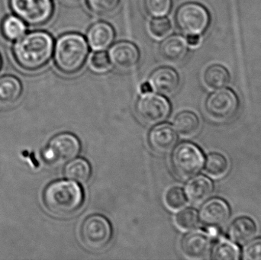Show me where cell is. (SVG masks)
Instances as JSON below:
<instances>
[{
	"instance_id": "obj_12",
	"label": "cell",
	"mask_w": 261,
	"mask_h": 260,
	"mask_svg": "<svg viewBox=\"0 0 261 260\" xmlns=\"http://www.w3.org/2000/svg\"><path fill=\"white\" fill-rule=\"evenodd\" d=\"M231 215L229 206L222 198H213L206 201L200 210L201 221L208 227H222L228 221Z\"/></svg>"
},
{
	"instance_id": "obj_10",
	"label": "cell",
	"mask_w": 261,
	"mask_h": 260,
	"mask_svg": "<svg viewBox=\"0 0 261 260\" xmlns=\"http://www.w3.org/2000/svg\"><path fill=\"white\" fill-rule=\"evenodd\" d=\"M80 151L81 143L77 137L69 133H63L50 140L44 157L49 161L66 163L74 159Z\"/></svg>"
},
{
	"instance_id": "obj_28",
	"label": "cell",
	"mask_w": 261,
	"mask_h": 260,
	"mask_svg": "<svg viewBox=\"0 0 261 260\" xmlns=\"http://www.w3.org/2000/svg\"><path fill=\"white\" fill-rule=\"evenodd\" d=\"M172 0H144V9L153 18H162L170 13Z\"/></svg>"
},
{
	"instance_id": "obj_6",
	"label": "cell",
	"mask_w": 261,
	"mask_h": 260,
	"mask_svg": "<svg viewBox=\"0 0 261 260\" xmlns=\"http://www.w3.org/2000/svg\"><path fill=\"white\" fill-rule=\"evenodd\" d=\"M9 4L18 18L32 26L46 24L55 10L52 0H9Z\"/></svg>"
},
{
	"instance_id": "obj_23",
	"label": "cell",
	"mask_w": 261,
	"mask_h": 260,
	"mask_svg": "<svg viewBox=\"0 0 261 260\" xmlns=\"http://www.w3.org/2000/svg\"><path fill=\"white\" fill-rule=\"evenodd\" d=\"M65 175L67 178L73 181L81 183H86L91 176L90 163L82 158L72 160L66 166Z\"/></svg>"
},
{
	"instance_id": "obj_25",
	"label": "cell",
	"mask_w": 261,
	"mask_h": 260,
	"mask_svg": "<svg viewBox=\"0 0 261 260\" xmlns=\"http://www.w3.org/2000/svg\"><path fill=\"white\" fill-rule=\"evenodd\" d=\"M205 170L213 177H223L228 172L229 163L228 159L220 153H211L205 160Z\"/></svg>"
},
{
	"instance_id": "obj_18",
	"label": "cell",
	"mask_w": 261,
	"mask_h": 260,
	"mask_svg": "<svg viewBox=\"0 0 261 260\" xmlns=\"http://www.w3.org/2000/svg\"><path fill=\"white\" fill-rule=\"evenodd\" d=\"M257 232L256 223L252 218L241 216L234 219L228 227V236L236 244H248Z\"/></svg>"
},
{
	"instance_id": "obj_34",
	"label": "cell",
	"mask_w": 261,
	"mask_h": 260,
	"mask_svg": "<svg viewBox=\"0 0 261 260\" xmlns=\"http://www.w3.org/2000/svg\"><path fill=\"white\" fill-rule=\"evenodd\" d=\"M199 41H200L199 35H187V42L189 45L194 47L199 44Z\"/></svg>"
},
{
	"instance_id": "obj_11",
	"label": "cell",
	"mask_w": 261,
	"mask_h": 260,
	"mask_svg": "<svg viewBox=\"0 0 261 260\" xmlns=\"http://www.w3.org/2000/svg\"><path fill=\"white\" fill-rule=\"evenodd\" d=\"M110 63L116 68L123 71L133 70L138 65L141 53L138 47L129 41H120L110 48Z\"/></svg>"
},
{
	"instance_id": "obj_31",
	"label": "cell",
	"mask_w": 261,
	"mask_h": 260,
	"mask_svg": "<svg viewBox=\"0 0 261 260\" xmlns=\"http://www.w3.org/2000/svg\"><path fill=\"white\" fill-rule=\"evenodd\" d=\"M149 29L152 35L156 38H164L171 32V23L164 17L155 18L150 21Z\"/></svg>"
},
{
	"instance_id": "obj_37",
	"label": "cell",
	"mask_w": 261,
	"mask_h": 260,
	"mask_svg": "<svg viewBox=\"0 0 261 260\" xmlns=\"http://www.w3.org/2000/svg\"><path fill=\"white\" fill-rule=\"evenodd\" d=\"M71 1H73V2H79V1H81V0H71Z\"/></svg>"
},
{
	"instance_id": "obj_22",
	"label": "cell",
	"mask_w": 261,
	"mask_h": 260,
	"mask_svg": "<svg viewBox=\"0 0 261 260\" xmlns=\"http://www.w3.org/2000/svg\"><path fill=\"white\" fill-rule=\"evenodd\" d=\"M173 125L180 135L189 137L196 134L199 130V118L192 111H182L175 118Z\"/></svg>"
},
{
	"instance_id": "obj_19",
	"label": "cell",
	"mask_w": 261,
	"mask_h": 260,
	"mask_svg": "<svg viewBox=\"0 0 261 260\" xmlns=\"http://www.w3.org/2000/svg\"><path fill=\"white\" fill-rule=\"evenodd\" d=\"M213 192L211 180L205 176L195 177L189 182L186 187V195L190 203L200 205L205 203Z\"/></svg>"
},
{
	"instance_id": "obj_14",
	"label": "cell",
	"mask_w": 261,
	"mask_h": 260,
	"mask_svg": "<svg viewBox=\"0 0 261 260\" xmlns=\"http://www.w3.org/2000/svg\"><path fill=\"white\" fill-rule=\"evenodd\" d=\"M177 140L174 128L168 124L158 125L149 134V143L152 149L160 154L170 152Z\"/></svg>"
},
{
	"instance_id": "obj_8",
	"label": "cell",
	"mask_w": 261,
	"mask_h": 260,
	"mask_svg": "<svg viewBox=\"0 0 261 260\" xmlns=\"http://www.w3.org/2000/svg\"><path fill=\"white\" fill-rule=\"evenodd\" d=\"M239 108L237 94L231 89L216 90L207 98L205 110L210 117L216 121L229 120L234 117Z\"/></svg>"
},
{
	"instance_id": "obj_36",
	"label": "cell",
	"mask_w": 261,
	"mask_h": 260,
	"mask_svg": "<svg viewBox=\"0 0 261 260\" xmlns=\"http://www.w3.org/2000/svg\"><path fill=\"white\" fill-rule=\"evenodd\" d=\"M1 66H2V60H1V57H0V68H1Z\"/></svg>"
},
{
	"instance_id": "obj_16",
	"label": "cell",
	"mask_w": 261,
	"mask_h": 260,
	"mask_svg": "<svg viewBox=\"0 0 261 260\" xmlns=\"http://www.w3.org/2000/svg\"><path fill=\"white\" fill-rule=\"evenodd\" d=\"M181 247L187 257L202 259L210 253L211 242L202 232H192L182 238Z\"/></svg>"
},
{
	"instance_id": "obj_5",
	"label": "cell",
	"mask_w": 261,
	"mask_h": 260,
	"mask_svg": "<svg viewBox=\"0 0 261 260\" xmlns=\"http://www.w3.org/2000/svg\"><path fill=\"white\" fill-rule=\"evenodd\" d=\"M203 154L193 143H182L176 147L172 157V164L176 175L188 180L197 175L203 167Z\"/></svg>"
},
{
	"instance_id": "obj_1",
	"label": "cell",
	"mask_w": 261,
	"mask_h": 260,
	"mask_svg": "<svg viewBox=\"0 0 261 260\" xmlns=\"http://www.w3.org/2000/svg\"><path fill=\"white\" fill-rule=\"evenodd\" d=\"M54 40L47 32H32L15 43L13 54L18 65L28 70L42 68L51 58Z\"/></svg>"
},
{
	"instance_id": "obj_2",
	"label": "cell",
	"mask_w": 261,
	"mask_h": 260,
	"mask_svg": "<svg viewBox=\"0 0 261 260\" xmlns=\"http://www.w3.org/2000/svg\"><path fill=\"white\" fill-rule=\"evenodd\" d=\"M43 198L49 212L57 216L67 217L81 209L84 194L82 188L75 182L59 180L46 188Z\"/></svg>"
},
{
	"instance_id": "obj_7",
	"label": "cell",
	"mask_w": 261,
	"mask_h": 260,
	"mask_svg": "<svg viewBox=\"0 0 261 260\" xmlns=\"http://www.w3.org/2000/svg\"><path fill=\"white\" fill-rule=\"evenodd\" d=\"M81 238L86 247L93 250L105 248L112 239L111 224L102 215H94L86 218L81 227Z\"/></svg>"
},
{
	"instance_id": "obj_29",
	"label": "cell",
	"mask_w": 261,
	"mask_h": 260,
	"mask_svg": "<svg viewBox=\"0 0 261 260\" xmlns=\"http://www.w3.org/2000/svg\"><path fill=\"white\" fill-rule=\"evenodd\" d=\"M175 221L176 225L182 230H193L199 224V215L195 209L188 208L176 215Z\"/></svg>"
},
{
	"instance_id": "obj_27",
	"label": "cell",
	"mask_w": 261,
	"mask_h": 260,
	"mask_svg": "<svg viewBox=\"0 0 261 260\" xmlns=\"http://www.w3.org/2000/svg\"><path fill=\"white\" fill-rule=\"evenodd\" d=\"M240 251L237 246L228 241H220L213 250V259L216 260H237Z\"/></svg>"
},
{
	"instance_id": "obj_21",
	"label": "cell",
	"mask_w": 261,
	"mask_h": 260,
	"mask_svg": "<svg viewBox=\"0 0 261 260\" xmlns=\"http://www.w3.org/2000/svg\"><path fill=\"white\" fill-rule=\"evenodd\" d=\"M203 81L208 88L218 90L226 86L231 81L229 70L220 64L208 66L203 73Z\"/></svg>"
},
{
	"instance_id": "obj_15",
	"label": "cell",
	"mask_w": 261,
	"mask_h": 260,
	"mask_svg": "<svg viewBox=\"0 0 261 260\" xmlns=\"http://www.w3.org/2000/svg\"><path fill=\"white\" fill-rule=\"evenodd\" d=\"M116 33L113 26L104 21L93 24L87 35L89 45L96 51L109 48L114 41Z\"/></svg>"
},
{
	"instance_id": "obj_26",
	"label": "cell",
	"mask_w": 261,
	"mask_h": 260,
	"mask_svg": "<svg viewBox=\"0 0 261 260\" xmlns=\"http://www.w3.org/2000/svg\"><path fill=\"white\" fill-rule=\"evenodd\" d=\"M87 4L95 15L108 16L117 10L120 0H87Z\"/></svg>"
},
{
	"instance_id": "obj_13",
	"label": "cell",
	"mask_w": 261,
	"mask_h": 260,
	"mask_svg": "<svg viewBox=\"0 0 261 260\" xmlns=\"http://www.w3.org/2000/svg\"><path fill=\"white\" fill-rule=\"evenodd\" d=\"M152 88L164 96L173 94L179 88V76L176 70L170 67L156 69L150 76Z\"/></svg>"
},
{
	"instance_id": "obj_17",
	"label": "cell",
	"mask_w": 261,
	"mask_h": 260,
	"mask_svg": "<svg viewBox=\"0 0 261 260\" xmlns=\"http://www.w3.org/2000/svg\"><path fill=\"white\" fill-rule=\"evenodd\" d=\"M159 50L164 61L179 63L185 59L188 53V44L180 35H172L162 41Z\"/></svg>"
},
{
	"instance_id": "obj_3",
	"label": "cell",
	"mask_w": 261,
	"mask_h": 260,
	"mask_svg": "<svg viewBox=\"0 0 261 260\" xmlns=\"http://www.w3.org/2000/svg\"><path fill=\"white\" fill-rule=\"evenodd\" d=\"M88 54V44L83 35L77 33L65 34L55 44V65L64 74H76L84 67Z\"/></svg>"
},
{
	"instance_id": "obj_35",
	"label": "cell",
	"mask_w": 261,
	"mask_h": 260,
	"mask_svg": "<svg viewBox=\"0 0 261 260\" xmlns=\"http://www.w3.org/2000/svg\"><path fill=\"white\" fill-rule=\"evenodd\" d=\"M141 93L142 94H147V93H151L153 88H152L150 82H144L141 85Z\"/></svg>"
},
{
	"instance_id": "obj_20",
	"label": "cell",
	"mask_w": 261,
	"mask_h": 260,
	"mask_svg": "<svg viewBox=\"0 0 261 260\" xmlns=\"http://www.w3.org/2000/svg\"><path fill=\"white\" fill-rule=\"evenodd\" d=\"M22 93L21 82L15 76L0 77V106L9 107L18 102Z\"/></svg>"
},
{
	"instance_id": "obj_32",
	"label": "cell",
	"mask_w": 261,
	"mask_h": 260,
	"mask_svg": "<svg viewBox=\"0 0 261 260\" xmlns=\"http://www.w3.org/2000/svg\"><path fill=\"white\" fill-rule=\"evenodd\" d=\"M92 68L97 72H103L110 68L111 63L108 53L103 50L95 52L90 60Z\"/></svg>"
},
{
	"instance_id": "obj_33",
	"label": "cell",
	"mask_w": 261,
	"mask_h": 260,
	"mask_svg": "<svg viewBox=\"0 0 261 260\" xmlns=\"http://www.w3.org/2000/svg\"><path fill=\"white\" fill-rule=\"evenodd\" d=\"M243 259L261 260V238L250 241L243 251Z\"/></svg>"
},
{
	"instance_id": "obj_24",
	"label": "cell",
	"mask_w": 261,
	"mask_h": 260,
	"mask_svg": "<svg viewBox=\"0 0 261 260\" xmlns=\"http://www.w3.org/2000/svg\"><path fill=\"white\" fill-rule=\"evenodd\" d=\"M1 29L6 39L15 41L24 36L27 27L21 18L15 15H9L3 20Z\"/></svg>"
},
{
	"instance_id": "obj_9",
	"label": "cell",
	"mask_w": 261,
	"mask_h": 260,
	"mask_svg": "<svg viewBox=\"0 0 261 260\" xmlns=\"http://www.w3.org/2000/svg\"><path fill=\"white\" fill-rule=\"evenodd\" d=\"M136 111L146 123L154 125L167 119L170 114V105L164 96L147 93L143 94L137 102Z\"/></svg>"
},
{
	"instance_id": "obj_4",
	"label": "cell",
	"mask_w": 261,
	"mask_h": 260,
	"mask_svg": "<svg viewBox=\"0 0 261 260\" xmlns=\"http://www.w3.org/2000/svg\"><path fill=\"white\" fill-rule=\"evenodd\" d=\"M175 21L179 31L185 35L200 36L210 28L212 16L204 5L189 2L178 8Z\"/></svg>"
},
{
	"instance_id": "obj_30",
	"label": "cell",
	"mask_w": 261,
	"mask_h": 260,
	"mask_svg": "<svg viewBox=\"0 0 261 260\" xmlns=\"http://www.w3.org/2000/svg\"><path fill=\"white\" fill-rule=\"evenodd\" d=\"M165 203L171 210H179L187 204L185 193L179 187L170 188L166 192Z\"/></svg>"
}]
</instances>
